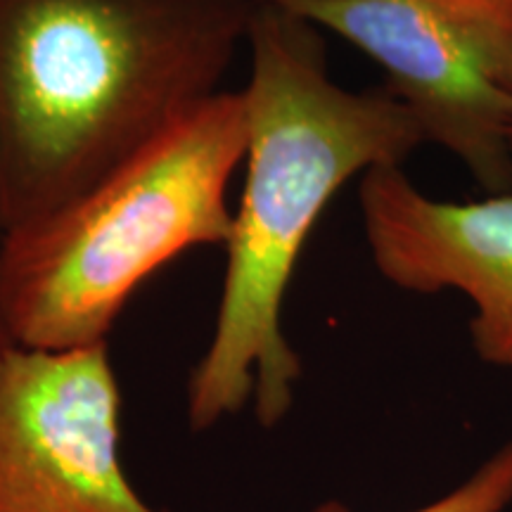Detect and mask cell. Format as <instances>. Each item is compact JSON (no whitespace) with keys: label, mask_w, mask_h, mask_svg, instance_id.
<instances>
[{"label":"cell","mask_w":512,"mask_h":512,"mask_svg":"<svg viewBox=\"0 0 512 512\" xmlns=\"http://www.w3.org/2000/svg\"><path fill=\"white\" fill-rule=\"evenodd\" d=\"M254 0H0V226L93 188L221 88Z\"/></svg>","instance_id":"2"},{"label":"cell","mask_w":512,"mask_h":512,"mask_svg":"<svg viewBox=\"0 0 512 512\" xmlns=\"http://www.w3.org/2000/svg\"><path fill=\"white\" fill-rule=\"evenodd\" d=\"M247 50L245 185L214 332L188 382L185 411L195 432L247 403L264 427L285 420L302 361L285 337L283 304L313 226L351 178L401 166L425 145L387 88L339 86L323 31L285 5L254 0Z\"/></svg>","instance_id":"1"},{"label":"cell","mask_w":512,"mask_h":512,"mask_svg":"<svg viewBox=\"0 0 512 512\" xmlns=\"http://www.w3.org/2000/svg\"><path fill=\"white\" fill-rule=\"evenodd\" d=\"M501 3H510L512 5V0H501Z\"/></svg>","instance_id":"9"},{"label":"cell","mask_w":512,"mask_h":512,"mask_svg":"<svg viewBox=\"0 0 512 512\" xmlns=\"http://www.w3.org/2000/svg\"><path fill=\"white\" fill-rule=\"evenodd\" d=\"M110 347L0 354V512H159L119 460Z\"/></svg>","instance_id":"5"},{"label":"cell","mask_w":512,"mask_h":512,"mask_svg":"<svg viewBox=\"0 0 512 512\" xmlns=\"http://www.w3.org/2000/svg\"><path fill=\"white\" fill-rule=\"evenodd\" d=\"M242 91L211 95L93 188L5 233L0 309L15 347L105 344L133 292L192 247L223 245L245 162Z\"/></svg>","instance_id":"3"},{"label":"cell","mask_w":512,"mask_h":512,"mask_svg":"<svg viewBox=\"0 0 512 512\" xmlns=\"http://www.w3.org/2000/svg\"><path fill=\"white\" fill-rule=\"evenodd\" d=\"M366 53L425 143L512 192V5L501 0H275Z\"/></svg>","instance_id":"4"},{"label":"cell","mask_w":512,"mask_h":512,"mask_svg":"<svg viewBox=\"0 0 512 512\" xmlns=\"http://www.w3.org/2000/svg\"><path fill=\"white\" fill-rule=\"evenodd\" d=\"M3 240H5V230H3V226H0V249H3ZM10 347H15V344H12L8 325H5V318H3V309H0V354H3V351H8Z\"/></svg>","instance_id":"8"},{"label":"cell","mask_w":512,"mask_h":512,"mask_svg":"<svg viewBox=\"0 0 512 512\" xmlns=\"http://www.w3.org/2000/svg\"><path fill=\"white\" fill-rule=\"evenodd\" d=\"M358 202L382 278L415 294H465L475 309V354L512 368V192L477 202L434 200L401 166H377L361 176Z\"/></svg>","instance_id":"6"},{"label":"cell","mask_w":512,"mask_h":512,"mask_svg":"<svg viewBox=\"0 0 512 512\" xmlns=\"http://www.w3.org/2000/svg\"><path fill=\"white\" fill-rule=\"evenodd\" d=\"M508 505H512V441L486 458L463 484L413 512H505ZM311 512L354 510L339 501H328Z\"/></svg>","instance_id":"7"}]
</instances>
